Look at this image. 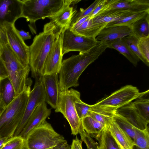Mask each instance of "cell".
<instances>
[{"instance_id": "40", "label": "cell", "mask_w": 149, "mask_h": 149, "mask_svg": "<svg viewBox=\"0 0 149 149\" xmlns=\"http://www.w3.org/2000/svg\"><path fill=\"white\" fill-rule=\"evenodd\" d=\"M89 18V15L85 16L70 25V30L73 31L79 27L84 22Z\"/></svg>"}, {"instance_id": "2", "label": "cell", "mask_w": 149, "mask_h": 149, "mask_svg": "<svg viewBox=\"0 0 149 149\" xmlns=\"http://www.w3.org/2000/svg\"><path fill=\"white\" fill-rule=\"evenodd\" d=\"M59 31L50 21L44 25L43 31L34 38L29 46V63L33 78L36 79L42 76L45 61Z\"/></svg>"}, {"instance_id": "26", "label": "cell", "mask_w": 149, "mask_h": 149, "mask_svg": "<svg viewBox=\"0 0 149 149\" xmlns=\"http://www.w3.org/2000/svg\"><path fill=\"white\" fill-rule=\"evenodd\" d=\"M94 138L98 141L97 149H120L107 127Z\"/></svg>"}, {"instance_id": "1", "label": "cell", "mask_w": 149, "mask_h": 149, "mask_svg": "<svg viewBox=\"0 0 149 149\" xmlns=\"http://www.w3.org/2000/svg\"><path fill=\"white\" fill-rule=\"evenodd\" d=\"M107 48L106 42L99 41L88 52L79 53L78 55H72L63 60L58 74L60 90L64 91L78 86L79 78L84 70Z\"/></svg>"}, {"instance_id": "24", "label": "cell", "mask_w": 149, "mask_h": 149, "mask_svg": "<svg viewBox=\"0 0 149 149\" xmlns=\"http://www.w3.org/2000/svg\"><path fill=\"white\" fill-rule=\"evenodd\" d=\"M108 48L114 49L123 54L136 67L140 59L133 53L123 38L106 42Z\"/></svg>"}, {"instance_id": "25", "label": "cell", "mask_w": 149, "mask_h": 149, "mask_svg": "<svg viewBox=\"0 0 149 149\" xmlns=\"http://www.w3.org/2000/svg\"><path fill=\"white\" fill-rule=\"evenodd\" d=\"M82 127L86 133L92 138H95L105 128L101 123L89 116L81 120Z\"/></svg>"}, {"instance_id": "35", "label": "cell", "mask_w": 149, "mask_h": 149, "mask_svg": "<svg viewBox=\"0 0 149 149\" xmlns=\"http://www.w3.org/2000/svg\"><path fill=\"white\" fill-rule=\"evenodd\" d=\"M137 46L141 54L149 62V36L138 39Z\"/></svg>"}, {"instance_id": "3", "label": "cell", "mask_w": 149, "mask_h": 149, "mask_svg": "<svg viewBox=\"0 0 149 149\" xmlns=\"http://www.w3.org/2000/svg\"><path fill=\"white\" fill-rule=\"evenodd\" d=\"M32 82L4 108L0 109V135L9 138L13 137L20 124L31 91Z\"/></svg>"}, {"instance_id": "39", "label": "cell", "mask_w": 149, "mask_h": 149, "mask_svg": "<svg viewBox=\"0 0 149 149\" xmlns=\"http://www.w3.org/2000/svg\"><path fill=\"white\" fill-rule=\"evenodd\" d=\"M106 0H102L100 2L89 15L90 18L93 19L100 12L105 5Z\"/></svg>"}, {"instance_id": "19", "label": "cell", "mask_w": 149, "mask_h": 149, "mask_svg": "<svg viewBox=\"0 0 149 149\" xmlns=\"http://www.w3.org/2000/svg\"><path fill=\"white\" fill-rule=\"evenodd\" d=\"M137 13L138 12H136L128 9H109L96 15L92 19V22L93 23H108L120 20Z\"/></svg>"}, {"instance_id": "23", "label": "cell", "mask_w": 149, "mask_h": 149, "mask_svg": "<svg viewBox=\"0 0 149 149\" xmlns=\"http://www.w3.org/2000/svg\"><path fill=\"white\" fill-rule=\"evenodd\" d=\"M108 23H93L92 19L88 18L79 27L72 31L74 33L85 37L96 38L100 32Z\"/></svg>"}, {"instance_id": "4", "label": "cell", "mask_w": 149, "mask_h": 149, "mask_svg": "<svg viewBox=\"0 0 149 149\" xmlns=\"http://www.w3.org/2000/svg\"><path fill=\"white\" fill-rule=\"evenodd\" d=\"M21 17L26 19L32 26L38 20L49 18L55 15L65 7L75 4L78 0H22Z\"/></svg>"}, {"instance_id": "7", "label": "cell", "mask_w": 149, "mask_h": 149, "mask_svg": "<svg viewBox=\"0 0 149 149\" xmlns=\"http://www.w3.org/2000/svg\"><path fill=\"white\" fill-rule=\"evenodd\" d=\"M65 141L45 120L27 134L25 149H48Z\"/></svg>"}, {"instance_id": "44", "label": "cell", "mask_w": 149, "mask_h": 149, "mask_svg": "<svg viewBox=\"0 0 149 149\" xmlns=\"http://www.w3.org/2000/svg\"><path fill=\"white\" fill-rule=\"evenodd\" d=\"M17 31L19 36L24 40L30 39L31 36L28 32H26L23 30H19L17 29Z\"/></svg>"}, {"instance_id": "42", "label": "cell", "mask_w": 149, "mask_h": 149, "mask_svg": "<svg viewBox=\"0 0 149 149\" xmlns=\"http://www.w3.org/2000/svg\"><path fill=\"white\" fill-rule=\"evenodd\" d=\"M82 141L77 137L72 140L71 146V149H83L82 146Z\"/></svg>"}, {"instance_id": "38", "label": "cell", "mask_w": 149, "mask_h": 149, "mask_svg": "<svg viewBox=\"0 0 149 149\" xmlns=\"http://www.w3.org/2000/svg\"><path fill=\"white\" fill-rule=\"evenodd\" d=\"M79 134L81 137V140L85 144L87 149H97V143L86 133L83 129L81 124Z\"/></svg>"}, {"instance_id": "21", "label": "cell", "mask_w": 149, "mask_h": 149, "mask_svg": "<svg viewBox=\"0 0 149 149\" xmlns=\"http://www.w3.org/2000/svg\"><path fill=\"white\" fill-rule=\"evenodd\" d=\"M111 9H128L136 12L148 11L149 10V1L115 0L107 10Z\"/></svg>"}, {"instance_id": "20", "label": "cell", "mask_w": 149, "mask_h": 149, "mask_svg": "<svg viewBox=\"0 0 149 149\" xmlns=\"http://www.w3.org/2000/svg\"><path fill=\"white\" fill-rule=\"evenodd\" d=\"M71 5L68 6L49 18L59 30H65L69 28L73 17L77 13Z\"/></svg>"}, {"instance_id": "33", "label": "cell", "mask_w": 149, "mask_h": 149, "mask_svg": "<svg viewBox=\"0 0 149 149\" xmlns=\"http://www.w3.org/2000/svg\"><path fill=\"white\" fill-rule=\"evenodd\" d=\"M133 102L139 114L144 119L149 122V100L142 98Z\"/></svg>"}, {"instance_id": "43", "label": "cell", "mask_w": 149, "mask_h": 149, "mask_svg": "<svg viewBox=\"0 0 149 149\" xmlns=\"http://www.w3.org/2000/svg\"><path fill=\"white\" fill-rule=\"evenodd\" d=\"M48 149H71V147L66 140Z\"/></svg>"}, {"instance_id": "17", "label": "cell", "mask_w": 149, "mask_h": 149, "mask_svg": "<svg viewBox=\"0 0 149 149\" xmlns=\"http://www.w3.org/2000/svg\"><path fill=\"white\" fill-rule=\"evenodd\" d=\"M131 35V27L123 26L106 27L100 32L96 39L98 41L106 42L122 39Z\"/></svg>"}, {"instance_id": "11", "label": "cell", "mask_w": 149, "mask_h": 149, "mask_svg": "<svg viewBox=\"0 0 149 149\" xmlns=\"http://www.w3.org/2000/svg\"><path fill=\"white\" fill-rule=\"evenodd\" d=\"M8 44L21 64L25 68L29 66L30 48L20 37L15 24L6 27Z\"/></svg>"}, {"instance_id": "41", "label": "cell", "mask_w": 149, "mask_h": 149, "mask_svg": "<svg viewBox=\"0 0 149 149\" xmlns=\"http://www.w3.org/2000/svg\"><path fill=\"white\" fill-rule=\"evenodd\" d=\"M8 77L7 72L0 54V79Z\"/></svg>"}, {"instance_id": "6", "label": "cell", "mask_w": 149, "mask_h": 149, "mask_svg": "<svg viewBox=\"0 0 149 149\" xmlns=\"http://www.w3.org/2000/svg\"><path fill=\"white\" fill-rule=\"evenodd\" d=\"M148 92V90L140 93L136 87L127 85L95 104L91 105V110L115 113L117 109L135 99L142 98Z\"/></svg>"}, {"instance_id": "45", "label": "cell", "mask_w": 149, "mask_h": 149, "mask_svg": "<svg viewBox=\"0 0 149 149\" xmlns=\"http://www.w3.org/2000/svg\"><path fill=\"white\" fill-rule=\"evenodd\" d=\"M10 138L7 137H2L0 135V149L3 146Z\"/></svg>"}, {"instance_id": "18", "label": "cell", "mask_w": 149, "mask_h": 149, "mask_svg": "<svg viewBox=\"0 0 149 149\" xmlns=\"http://www.w3.org/2000/svg\"><path fill=\"white\" fill-rule=\"evenodd\" d=\"M111 135L121 149H133V141L128 134L113 120L107 127Z\"/></svg>"}, {"instance_id": "29", "label": "cell", "mask_w": 149, "mask_h": 149, "mask_svg": "<svg viewBox=\"0 0 149 149\" xmlns=\"http://www.w3.org/2000/svg\"><path fill=\"white\" fill-rule=\"evenodd\" d=\"M134 146L141 149H149L148 128L141 130L136 128V135L133 140Z\"/></svg>"}, {"instance_id": "36", "label": "cell", "mask_w": 149, "mask_h": 149, "mask_svg": "<svg viewBox=\"0 0 149 149\" xmlns=\"http://www.w3.org/2000/svg\"><path fill=\"white\" fill-rule=\"evenodd\" d=\"M74 105L77 114L81 120L89 116L91 105L87 104L80 99L75 103Z\"/></svg>"}, {"instance_id": "22", "label": "cell", "mask_w": 149, "mask_h": 149, "mask_svg": "<svg viewBox=\"0 0 149 149\" xmlns=\"http://www.w3.org/2000/svg\"><path fill=\"white\" fill-rule=\"evenodd\" d=\"M16 97L14 86L8 77L0 79V109L10 104Z\"/></svg>"}, {"instance_id": "8", "label": "cell", "mask_w": 149, "mask_h": 149, "mask_svg": "<svg viewBox=\"0 0 149 149\" xmlns=\"http://www.w3.org/2000/svg\"><path fill=\"white\" fill-rule=\"evenodd\" d=\"M80 93L73 88L61 91L59 95L56 112H60L69 123L71 134L77 135L79 134L81 125V120L76 111L75 103L80 99Z\"/></svg>"}, {"instance_id": "32", "label": "cell", "mask_w": 149, "mask_h": 149, "mask_svg": "<svg viewBox=\"0 0 149 149\" xmlns=\"http://www.w3.org/2000/svg\"><path fill=\"white\" fill-rule=\"evenodd\" d=\"M115 114L90 110L89 116L101 123L105 127H107L108 125L113 120V117Z\"/></svg>"}, {"instance_id": "15", "label": "cell", "mask_w": 149, "mask_h": 149, "mask_svg": "<svg viewBox=\"0 0 149 149\" xmlns=\"http://www.w3.org/2000/svg\"><path fill=\"white\" fill-rule=\"evenodd\" d=\"M51 113V109L48 108L45 102L40 104L31 114L24 127L18 136L25 140L30 132L45 120Z\"/></svg>"}, {"instance_id": "9", "label": "cell", "mask_w": 149, "mask_h": 149, "mask_svg": "<svg viewBox=\"0 0 149 149\" xmlns=\"http://www.w3.org/2000/svg\"><path fill=\"white\" fill-rule=\"evenodd\" d=\"M99 42L96 38L76 34L69 27L64 32L62 45V54L63 55L71 51H78L82 53L86 52L97 45Z\"/></svg>"}, {"instance_id": "5", "label": "cell", "mask_w": 149, "mask_h": 149, "mask_svg": "<svg viewBox=\"0 0 149 149\" xmlns=\"http://www.w3.org/2000/svg\"><path fill=\"white\" fill-rule=\"evenodd\" d=\"M0 54L17 96L32 82L31 79L28 77L30 67L25 68L23 66L8 44L0 47Z\"/></svg>"}, {"instance_id": "12", "label": "cell", "mask_w": 149, "mask_h": 149, "mask_svg": "<svg viewBox=\"0 0 149 149\" xmlns=\"http://www.w3.org/2000/svg\"><path fill=\"white\" fill-rule=\"evenodd\" d=\"M64 31L60 30L45 61L42 76L59 74L63 61L62 45Z\"/></svg>"}, {"instance_id": "27", "label": "cell", "mask_w": 149, "mask_h": 149, "mask_svg": "<svg viewBox=\"0 0 149 149\" xmlns=\"http://www.w3.org/2000/svg\"><path fill=\"white\" fill-rule=\"evenodd\" d=\"M132 35L138 39L149 36V14L131 26Z\"/></svg>"}, {"instance_id": "13", "label": "cell", "mask_w": 149, "mask_h": 149, "mask_svg": "<svg viewBox=\"0 0 149 149\" xmlns=\"http://www.w3.org/2000/svg\"><path fill=\"white\" fill-rule=\"evenodd\" d=\"M22 1L20 0H0V27L15 24L21 17Z\"/></svg>"}, {"instance_id": "46", "label": "cell", "mask_w": 149, "mask_h": 149, "mask_svg": "<svg viewBox=\"0 0 149 149\" xmlns=\"http://www.w3.org/2000/svg\"><path fill=\"white\" fill-rule=\"evenodd\" d=\"M136 147L137 149H141L140 148H138L136 146Z\"/></svg>"}, {"instance_id": "30", "label": "cell", "mask_w": 149, "mask_h": 149, "mask_svg": "<svg viewBox=\"0 0 149 149\" xmlns=\"http://www.w3.org/2000/svg\"><path fill=\"white\" fill-rule=\"evenodd\" d=\"M113 120L121 128L126 132L133 140L136 135L137 128L124 118L115 113L113 117Z\"/></svg>"}, {"instance_id": "34", "label": "cell", "mask_w": 149, "mask_h": 149, "mask_svg": "<svg viewBox=\"0 0 149 149\" xmlns=\"http://www.w3.org/2000/svg\"><path fill=\"white\" fill-rule=\"evenodd\" d=\"M25 140L20 136L13 137L1 149H25Z\"/></svg>"}, {"instance_id": "47", "label": "cell", "mask_w": 149, "mask_h": 149, "mask_svg": "<svg viewBox=\"0 0 149 149\" xmlns=\"http://www.w3.org/2000/svg\"><path fill=\"white\" fill-rule=\"evenodd\" d=\"M120 149H121L120 148Z\"/></svg>"}, {"instance_id": "16", "label": "cell", "mask_w": 149, "mask_h": 149, "mask_svg": "<svg viewBox=\"0 0 149 149\" xmlns=\"http://www.w3.org/2000/svg\"><path fill=\"white\" fill-rule=\"evenodd\" d=\"M115 113L118 114L128 121L136 127L143 130L148 127L149 122L139 114L133 102L117 109Z\"/></svg>"}, {"instance_id": "28", "label": "cell", "mask_w": 149, "mask_h": 149, "mask_svg": "<svg viewBox=\"0 0 149 149\" xmlns=\"http://www.w3.org/2000/svg\"><path fill=\"white\" fill-rule=\"evenodd\" d=\"M149 14V10L137 13L127 16L120 20L108 23L106 27L117 26H125L131 27L136 22Z\"/></svg>"}, {"instance_id": "37", "label": "cell", "mask_w": 149, "mask_h": 149, "mask_svg": "<svg viewBox=\"0 0 149 149\" xmlns=\"http://www.w3.org/2000/svg\"><path fill=\"white\" fill-rule=\"evenodd\" d=\"M101 1L102 0H96L85 10H80L79 12L76 13L72 19L70 25L82 18L89 15Z\"/></svg>"}, {"instance_id": "31", "label": "cell", "mask_w": 149, "mask_h": 149, "mask_svg": "<svg viewBox=\"0 0 149 149\" xmlns=\"http://www.w3.org/2000/svg\"><path fill=\"white\" fill-rule=\"evenodd\" d=\"M123 38L130 49L140 60L149 66V62L143 58L138 48L137 42L138 39L132 35L126 36Z\"/></svg>"}, {"instance_id": "14", "label": "cell", "mask_w": 149, "mask_h": 149, "mask_svg": "<svg viewBox=\"0 0 149 149\" xmlns=\"http://www.w3.org/2000/svg\"><path fill=\"white\" fill-rule=\"evenodd\" d=\"M59 74L42 76V79L46 96L45 102L54 109H56L60 91L58 79Z\"/></svg>"}, {"instance_id": "10", "label": "cell", "mask_w": 149, "mask_h": 149, "mask_svg": "<svg viewBox=\"0 0 149 149\" xmlns=\"http://www.w3.org/2000/svg\"><path fill=\"white\" fill-rule=\"evenodd\" d=\"M42 76L36 79L33 88L30 92L22 118L13 136L20 134L37 107L41 103L45 102L46 96Z\"/></svg>"}]
</instances>
